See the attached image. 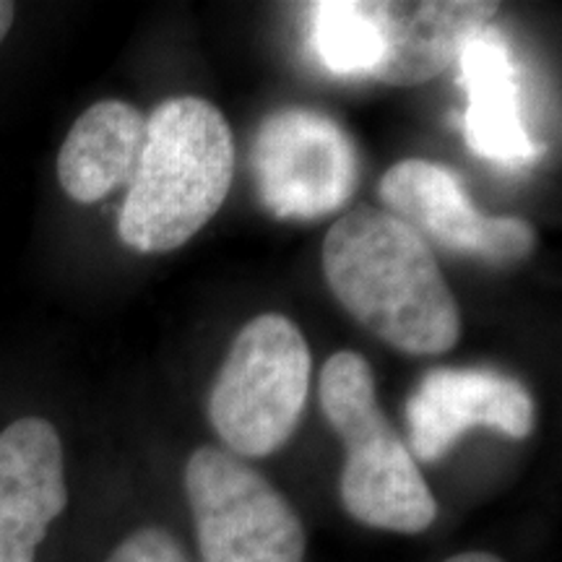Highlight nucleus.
<instances>
[{"label": "nucleus", "instance_id": "f257e3e1", "mask_svg": "<svg viewBox=\"0 0 562 562\" xmlns=\"http://www.w3.org/2000/svg\"><path fill=\"white\" fill-rule=\"evenodd\" d=\"M323 273L344 311L404 355H442L461 339L459 302L432 248L389 211L357 206L336 220Z\"/></svg>", "mask_w": 562, "mask_h": 562}, {"label": "nucleus", "instance_id": "f03ea898", "mask_svg": "<svg viewBox=\"0 0 562 562\" xmlns=\"http://www.w3.org/2000/svg\"><path fill=\"white\" fill-rule=\"evenodd\" d=\"M235 138L209 100L172 97L146 117L117 232L138 252H170L214 220L232 188Z\"/></svg>", "mask_w": 562, "mask_h": 562}, {"label": "nucleus", "instance_id": "7ed1b4c3", "mask_svg": "<svg viewBox=\"0 0 562 562\" xmlns=\"http://www.w3.org/2000/svg\"><path fill=\"white\" fill-rule=\"evenodd\" d=\"M321 412L344 446L339 497L357 524L393 533H422L438 503L402 435L378 404L375 378L357 351H336L321 372Z\"/></svg>", "mask_w": 562, "mask_h": 562}, {"label": "nucleus", "instance_id": "20e7f679", "mask_svg": "<svg viewBox=\"0 0 562 562\" xmlns=\"http://www.w3.org/2000/svg\"><path fill=\"white\" fill-rule=\"evenodd\" d=\"M311 368V347L284 315H258L235 336L209 396V419L229 453L263 459L286 446L305 412Z\"/></svg>", "mask_w": 562, "mask_h": 562}, {"label": "nucleus", "instance_id": "39448f33", "mask_svg": "<svg viewBox=\"0 0 562 562\" xmlns=\"http://www.w3.org/2000/svg\"><path fill=\"white\" fill-rule=\"evenodd\" d=\"M182 482L203 562H305L294 505L240 456L195 448Z\"/></svg>", "mask_w": 562, "mask_h": 562}, {"label": "nucleus", "instance_id": "423d86ee", "mask_svg": "<svg viewBox=\"0 0 562 562\" xmlns=\"http://www.w3.org/2000/svg\"><path fill=\"white\" fill-rule=\"evenodd\" d=\"M250 165L261 203L279 220L336 214L360 182V157L341 125L302 108L266 117Z\"/></svg>", "mask_w": 562, "mask_h": 562}, {"label": "nucleus", "instance_id": "0eeeda50", "mask_svg": "<svg viewBox=\"0 0 562 562\" xmlns=\"http://www.w3.org/2000/svg\"><path fill=\"white\" fill-rule=\"evenodd\" d=\"M378 193L389 214L412 227L427 245L508 266L533 250V229L516 216H487L469 201L451 167L430 159L396 161Z\"/></svg>", "mask_w": 562, "mask_h": 562}, {"label": "nucleus", "instance_id": "6e6552de", "mask_svg": "<svg viewBox=\"0 0 562 562\" xmlns=\"http://www.w3.org/2000/svg\"><path fill=\"white\" fill-rule=\"evenodd\" d=\"M414 459L440 461L467 430L484 427L526 440L537 409L516 378L487 368H435L422 378L404 409Z\"/></svg>", "mask_w": 562, "mask_h": 562}, {"label": "nucleus", "instance_id": "1a4fd4ad", "mask_svg": "<svg viewBox=\"0 0 562 562\" xmlns=\"http://www.w3.org/2000/svg\"><path fill=\"white\" fill-rule=\"evenodd\" d=\"M68 508L66 448L50 419L21 417L0 430V562H37Z\"/></svg>", "mask_w": 562, "mask_h": 562}, {"label": "nucleus", "instance_id": "9d476101", "mask_svg": "<svg viewBox=\"0 0 562 562\" xmlns=\"http://www.w3.org/2000/svg\"><path fill=\"white\" fill-rule=\"evenodd\" d=\"M383 55L370 79L389 87H419L459 58L461 45L487 26L501 5L490 0H362Z\"/></svg>", "mask_w": 562, "mask_h": 562}, {"label": "nucleus", "instance_id": "9b49d317", "mask_svg": "<svg viewBox=\"0 0 562 562\" xmlns=\"http://www.w3.org/2000/svg\"><path fill=\"white\" fill-rule=\"evenodd\" d=\"M459 66L469 97L463 115L469 149L505 170L531 167L542 146L526 131L518 70L503 32L490 24L476 30L461 45Z\"/></svg>", "mask_w": 562, "mask_h": 562}, {"label": "nucleus", "instance_id": "f8f14e48", "mask_svg": "<svg viewBox=\"0 0 562 562\" xmlns=\"http://www.w3.org/2000/svg\"><path fill=\"white\" fill-rule=\"evenodd\" d=\"M146 117L123 100H100L70 125L58 154V180L70 201L97 203L131 182Z\"/></svg>", "mask_w": 562, "mask_h": 562}, {"label": "nucleus", "instance_id": "ddd939ff", "mask_svg": "<svg viewBox=\"0 0 562 562\" xmlns=\"http://www.w3.org/2000/svg\"><path fill=\"white\" fill-rule=\"evenodd\" d=\"M313 42L323 68L334 76H368L378 68L383 42L362 0L313 3Z\"/></svg>", "mask_w": 562, "mask_h": 562}, {"label": "nucleus", "instance_id": "4468645a", "mask_svg": "<svg viewBox=\"0 0 562 562\" xmlns=\"http://www.w3.org/2000/svg\"><path fill=\"white\" fill-rule=\"evenodd\" d=\"M108 562H191L178 539L161 526H144L131 531L115 550L110 552Z\"/></svg>", "mask_w": 562, "mask_h": 562}, {"label": "nucleus", "instance_id": "2eb2a0df", "mask_svg": "<svg viewBox=\"0 0 562 562\" xmlns=\"http://www.w3.org/2000/svg\"><path fill=\"white\" fill-rule=\"evenodd\" d=\"M13 19H16V5L9 3V0H0V45H3V40L9 37Z\"/></svg>", "mask_w": 562, "mask_h": 562}, {"label": "nucleus", "instance_id": "dca6fc26", "mask_svg": "<svg viewBox=\"0 0 562 562\" xmlns=\"http://www.w3.org/2000/svg\"><path fill=\"white\" fill-rule=\"evenodd\" d=\"M442 562H505V560L497 558V554H492V552H459Z\"/></svg>", "mask_w": 562, "mask_h": 562}]
</instances>
